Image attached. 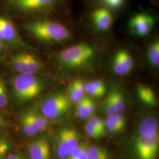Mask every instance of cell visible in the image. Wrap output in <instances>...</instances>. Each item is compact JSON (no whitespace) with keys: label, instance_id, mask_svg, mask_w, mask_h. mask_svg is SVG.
Instances as JSON below:
<instances>
[{"label":"cell","instance_id":"obj_1","mask_svg":"<svg viewBox=\"0 0 159 159\" xmlns=\"http://www.w3.org/2000/svg\"><path fill=\"white\" fill-rule=\"evenodd\" d=\"M24 29L36 40L46 43H61L71 40L72 33L63 23L40 19L25 23Z\"/></svg>","mask_w":159,"mask_h":159},{"label":"cell","instance_id":"obj_2","mask_svg":"<svg viewBox=\"0 0 159 159\" xmlns=\"http://www.w3.org/2000/svg\"><path fill=\"white\" fill-rule=\"evenodd\" d=\"M11 85L13 96L18 103L34 99L43 90L41 80L34 74H16L12 79Z\"/></svg>","mask_w":159,"mask_h":159},{"label":"cell","instance_id":"obj_3","mask_svg":"<svg viewBox=\"0 0 159 159\" xmlns=\"http://www.w3.org/2000/svg\"><path fill=\"white\" fill-rule=\"evenodd\" d=\"M94 55L95 50L90 44L85 42H80L58 52L57 58L61 66L75 68L89 63Z\"/></svg>","mask_w":159,"mask_h":159},{"label":"cell","instance_id":"obj_4","mask_svg":"<svg viewBox=\"0 0 159 159\" xmlns=\"http://www.w3.org/2000/svg\"><path fill=\"white\" fill-rule=\"evenodd\" d=\"M17 11L28 14H47L55 11L60 0H5Z\"/></svg>","mask_w":159,"mask_h":159},{"label":"cell","instance_id":"obj_5","mask_svg":"<svg viewBox=\"0 0 159 159\" xmlns=\"http://www.w3.org/2000/svg\"><path fill=\"white\" fill-rule=\"evenodd\" d=\"M19 120L23 133L28 137L35 136L40 132L46 130L50 125L49 120L34 110L22 112L20 115Z\"/></svg>","mask_w":159,"mask_h":159},{"label":"cell","instance_id":"obj_6","mask_svg":"<svg viewBox=\"0 0 159 159\" xmlns=\"http://www.w3.org/2000/svg\"><path fill=\"white\" fill-rule=\"evenodd\" d=\"M71 102L62 93H57L47 98L42 103L40 113L48 120L57 119L70 108Z\"/></svg>","mask_w":159,"mask_h":159},{"label":"cell","instance_id":"obj_7","mask_svg":"<svg viewBox=\"0 0 159 159\" xmlns=\"http://www.w3.org/2000/svg\"><path fill=\"white\" fill-rule=\"evenodd\" d=\"M10 65L18 74H35L40 72L43 66L40 60L28 52H21L13 55Z\"/></svg>","mask_w":159,"mask_h":159},{"label":"cell","instance_id":"obj_8","mask_svg":"<svg viewBox=\"0 0 159 159\" xmlns=\"http://www.w3.org/2000/svg\"><path fill=\"white\" fill-rule=\"evenodd\" d=\"M79 143V135L75 130L65 128L60 131L55 144V153L57 158L66 159Z\"/></svg>","mask_w":159,"mask_h":159},{"label":"cell","instance_id":"obj_9","mask_svg":"<svg viewBox=\"0 0 159 159\" xmlns=\"http://www.w3.org/2000/svg\"><path fill=\"white\" fill-rule=\"evenodd\" d=\"M0 41L6 46L26 50L33 49L22 39L12 22L2 16H0Z\"/></svg>","mask_w":159,"mask_h":159},{"label":"cell","instance_id":"obj_10","mask_svg":"<svg viewBox=\"0 0 159 159\" xmlns=\"http://www.w3.org/2000/svg\"><path fill=\"white\" fill-rule=\"evenodd\" d=\"M155 24L153 16L148 12H137L130 17L128 28L133 35L144 38L151 33Z\"/></svg>","mask_w":159,"mask_h":159},{"label":"cell","instance_id":"obj_11","mask_svg":"<svg viewBox=\"0 0 159 159\" xmlns=\"http://www.w3.org/2000/svg\"><path fill=\"white\" fill-rule=\"evenodd\" d=\"M90 20L92 25L97 31L106 32L113 25V15L111 10L102 6L96 8L91 11Z\"/></svg>","mask_w":159,"mask_h":159},{"label":"cell","instance_id":"obj_12","mask_svg":"<svg viewBox=\"0 0 159 159\" xmlns=\"http://www.w3.org/2000/svg\"><path fill=\"white\" fill-rule=\"evenodd\" d=\"M159 144V133L150 138L139 137L136 142V150L139 159H155Z\"/></svg>","mask_w":159,"mask_h":159},{"label":"cell","instance_id":"obj_13","mask_svg":"<svg viewBox=\"0 0 159 159\" xmlns=\"http://www.w3.org/2000/svg\"><path fill=\"white\" fill-rule=\"evenodd\" d=\"M134 66V60L127 50L121 49L115 54L112 63V69L115 74L119 75L129 74Z\"/></svg>","mask_w":159,"mask_h":159},{"label":"cell","instance_id":"obj_14","mask_svg":"<svg viewBox=\"0 0 159 159\" xmlns=\"http://www.w3.org/2000/svg\"><path fill=\"white\" fill-rule=\"evenodd\" d=\"M30 159H50L51 150L48 139L45 137L36 139L28 146Z\"/></svg>","mask_w":159,"mask_h":159},{"label":"cell","instance_id":"obj_15","mask_svg":"<svg viewBox=\"0 0 159 159\" xmlns=\"http://www.w3.org/2000/svg\"><path fill=\"white\" fill-rule=\"evenodd\" d=\"M139 137L142 138L152 137L158 133V122L154 117L144 119L139 126Z\"/></svg>","mask_w":159,"mask_h":159},{"label":"cell","instance_id":"obj_16","mask_svg":"<svg viewBox=\"0 0 159 159\" xmlns=\"http://www.w3.org/2000/svg\"><path fill=\"white\" fill-rule=\"evenodd\" d=\"M138 94L140 100L145 104L153 106L156 104V99L153 90L145 85L139 86Z\"/></svg>","mask_w":159,"mask_h":159},{"label":"cell","instance_id":"obj_17","mask_svg":"<svg viewBox=\"0 0 159 159\" xmlns=\"http://www.w3.org/2000/svg\"><path fill=\"white\" fill-rule=\"evenodd\" d=\"M148 58L149 63L153 67H157L159 66V41L154 40L148 49Z\"/></svg>","mask_w":159,"mask_h":159},{"label":"cell","instance_id":"obj_18","mask_svg":"<svg viewBox=\"0 0 159 159\" xmlns=\"http://www.w3.org/2000/svg\"><path fill=\"white\" fill-rule=\"evenodd\" d=\"M89 159H110L108 151L102 146L93 145L88 147Z\"/></svg>","mask_w":159,"mask_h":159},{"label":"cell","instance_id":"obj_19","mask_svg":"<svg viewBox=\"0 0 159 159\" xmlns=\"http://www.w3.org/2000/svg\"><path fill=\"white\" fill-rule=\"evenodd\" d=\"M109 96L110 97L115 107L116 114L121 113L125 107V101L123 94L119 91L116 90L111 92Z\"/></svg>","mask_w":159,"mask_h":159},{"label":"cell","instance_id":"obj_20","mask_svg":"<svg viewBox=\"0 0 159 159\" xmlns=\"http://www.w3.org/2000/svg\"><path fill=\"white\" fill-rule=\"evenodd\" d=\"M8 91L5 80L0 77V109L6 108L8 104Z\"/></svg>","mask_w":159,"mask_h":159},{"label":"cell","instance_id":"obj_21","mask_svg":"<svg viewBox=\"0 0 159 159\" xmlns=\"http://www.w3.org/2000/svg\"><path fill=\"white\" fill-rule=\"evenodd\" d=\"M76 104V114L80 119H86L91 117L86 105L85 97Z\"/></svg>","mask_w":159,"mask_h":159},{"label":"cell","instance_id":"obj_22","mask_svg":"<svg viewBox=\"0 0 159 159\" xmlns=\"http://www.w3.org/2000/svg\"><path fill=\"white\" fill-rule=\"evenodd\" d=\"M85 94L80 91L76 87H75L72 84L70 85L68 89V98L70 102L77 103L81 101L84 97Z\"/></svg>","mask_w":159,"mask_h":159},{"label":"cell","instance_id":"obj_23","mask_svg":"<svg viewBox=\"0 0 159 159\" xmlns=\"http://www.w3.org/2000/svg\"><path fill=\"white\" fill-rule=\"evenodd\" d=\"M10 149V142L5 137L0 136V159H6Z\"/></svg>","mask_w":159,"mask_h":159},{"label":"cell","instance_id":"obj_24","mask_svg":"<svg viewBox=\"0 0 159 159\" xmlns=\"http://www.w3.org/2000/svg\"><path fill=\"white\" fill-rule=\"evenodd\" d=\"M105 124L106 128L112 133H119L120 131L119 127L116 121V114L108 116L106 121H105Z\"/></svg>","mask_w":159,"mask_h":159},{"label":"cell","instance_id":"obj_25","mask_svg":"<svg viewBox=\"0 0 159 159\" xmlns=\"http://www.w3.org/2000/svg\"><path fill=\"white\" fill-rule=\"evenodd\" d=\"M89 146L85 142L80 143L79 144L74 148L71 151V152L69 154L68 156L66 159H77L84 152L86 148Z\"/></svg>","mask_w":159,"mask_h":159},{"label":"cell","instance_id":"obj_26","mask_svg":"<svg viewBox=\"0 0 159 159\" xmlns=\"http://www.w3.org/2000/svg\"><path fill=\"white\" fill-rule=\"evenodd\" d=\"M87 122L90 123L91 125L94 126L97 130L102 131L105 134L106 129L105 121L101 118L96 116L90 117Z\"/></svg>","mask_w":159,"mask_h":159},{"label":"cell","instance_id":"obj_27","mask_svg":"<svg viewBox=\"0 0 159 159\" xmlns=\"http://www.w3.org/2000/svg\"><path fill=\"white\" fill-rule=\"evenodd\" d=\"M84 129L86 133L89 136L94 139H98L102 137L105 134L96 129L94 126L91 125L90 123L87 122L84 125Z\"/></svg>","mask_w":159,"mask_h":159},{"label":"cell","instance_id":"obj_28","mask_svg":"<svg viewBox=\"0 0 159 159\" xmlns=\"http://www.w3.org/2000/svg\"><path fill=\"white\" fill-rule=\"evenodd\" d=\"M104 7L110 10L119 9L123 6L125 0H101Z\"/></svg>","mask_w":159,"mask_h":159},{"label":"cell","instance_id":"obj_29","mask_svg":"<svg viewBox=\"0 0 159 159\" xmlns=\"http://www.w3.org/2000/svg\"><path fill=\"white\" fill-rule=\"evenodd\" d=\"M85 93L89 96L94 97H100L102 96L97 90L94 86L92 84L91 81L85 83Z\"/></svg>","mask_w":159,"mask_h":159},{"label":"cell","instance_id":"obj_30","mask_svg":"<svg viewBox=\"0 0 159 159\" xmlns=\"http://www.w3.org/2000/svg\"><path fill=\"white\" fill-rule=\"evenodd\" d=\"M105 111L108 116L116 114L115 107L109 95L107 97L105 103Z\"/></svg>","mask_w":159,"mask_h":159},{"label":"cell","instance_id":"obj_31","mask_svg":"<svg viewBox=\"0 0 159 159\" xmlns=\"http://www.w3.org/2000/svg\"><path fill=\"white\" fill-rule=\"evenodd\" d=\"M92 84L94 86L97 90L100 93V94L103 96L106 92V85L101 80H94L91 81Z\"/></svg>","mask_w":159,"mask_h":159},{"label":"cell","instance_id":"obj_32","mask_svg":"<svg viewBox=\"0 0 159 159\" xmlns=\"http://www.w3.org/2000/svg\"><path fill=\"white\" fill-rule=\"evenodd\" d=\"M85 99L86 105L88 108L89 112L91 116L95 112V110H96L95 102L89 97H85Z\"/></svg>","mask_w":159,"mask_h":159},{"label":"cell","instance_id":"obj_33","mask_svg":"<svg viewBox=\"0 0 159 159\" xmlns=\"http://www.w3.org/2000/svg\"><path fill=\"white\" fill-rule=\"evenodd\" d=\"M116 119L120 130V131L124 129L125 125V117L121 114H116Z\"/></svg>","mask_w":159,"mask_h":159},{"label":"cell","instance_id":"obj_34","mask_svg":"<svg viewBox=\"0 0 159 159\" xmlns=\"http://www.w3.org/2000/svg\"><path fill=\"white\" fill-rule=\"evenodd\" d=\"M5 159H24L23 155L20 153L13 152L11 153H8Z\"/></svg>","mask_w":159,"mask_h":159},{"label":"cell","instance_id":"obj_35","mask_svg":"<svg viewBox=\"0 0 159 159\" xmlns=\"http://www.w3.org/2000/svg\"><path fill=\"white\" fill-rule=\"evenodd\" d=\"M7 125L6 118L3 114L0 111V129L3 128Z\"/></svg>","mask_w":159,"mask_h":159},{"label":"cell","instance_id":"obj_36","mask_svg":"<svg viewBox=\"0 0 159 159\" xmlns=\"http://www.w3.org/2000/svg\"><path fill=\"white\" fill-rule=\"evenodd\" d=\"M89 147V146H88ZM88 147L85 148L84 152L77 159H89V155H88Z\"/></svg>","mask_w":159,"mask_h":159},{"label":"cell","instance_id":"obj_37","mask_svg":"<svg viewBox=\"0 0 159 159\" xmlns=\"http://www.w3.org/2000/svg\"><path fill=\"white\" fill-rule=\"evenodd\" d=\"M6 46L3 44L1 41H0V58L2 57L3 55L4 51H5V48H6Z\"/></svg>","mask_w":159,"mask_h":159}]
</instances>
